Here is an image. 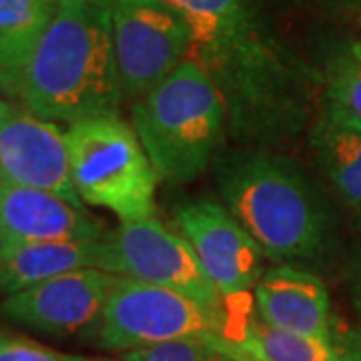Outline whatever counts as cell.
<instances>
[{"label":"cell","instance_id":"6da1fadb","mask_svg":"<svg viewBox=\"0 0 361 361\" xmlns=\"http://www.w3.org/2000/svg\"><path fill=\"white\" fill-rule=\"evenodd\" d=\"M189 23L191 59L219 89L229 137L275 149L307 127L317 73L285 42L265 0H169Z\"/></svg>","mask_w":361,"mask_h":361},{"label":"cell","instance_id":"7a4b0ae2","mask_svg":"<svg viewBox=\"0 0 361 361\" xmlns=\"http://www.w3.org/2000/svg\"><path fill=\"white\" fill-rule=\"evenodd\" d=\"M11 97L28 113L75 125L118 115L125 99L111 6L61 0L52 23L14 80Z\"/></svg>","mask_w":361,"mask_h":361},{"label":"cell","instance_id":"3957f363","mask_svg":"<svg viewBox=\"0 0 361 361\" xmlns=\"http://www.w3.org/2000/svg\"><path fill=\"white\" fill-rule=\"evenodd\" d=\"M221 201L275 265L310 269L331 245V213L317 185L293 159L239 147L213 161Z\"/></svg>","mask_w":361,"mask_h":361},{"label":"cell","instance_id":"277c9868","mask_svg":"<svg viewBox=\"0 0 361 361\" xmlns=\"http://www.w3.org/2000/svg\"><path fill=\"white\" fill-rule=\"evenodd\" d=\"M133 129L159 180L185 185L199 179L229 135L219 89L193 59L133 103Z\"/></svg>","mask_w":361,"mask_h":361},{"label":"cell","instance_id":"5b68a950","mask_svg":"<svg viewBox=\"0 0 361 361\" xmlns=\"http://www.w3.org/2000/svg\"><path fill=\"white\" fill-rule=\"evenodd\" d=\"M65 139L82 203L111 211L121 223L155 217L159 177L133 125L118 115L97 116L68 125Z\"/></svg>","mask_w":361,"mask_h":361},{"label":"cell","instance_id":"8992f818","mask_svg":"<svg viewBox=\"0 0 361 361\" xmlns=\"http://www.w3.org/2000/svg\"><path fill=\"white\" fill-rule=\"evenodd\" d=\"M249 322L233 317L229 307H209L165 287L116 277L97 343L118 353L183 339L243 349Z\"/></svg>","mask_w":361,"mask_h":361},{"label":"cell","instance_id":"52a82bcc","mask_svg":"<svg viewBox=\"0 0 361 361\" xmlns=\"http://www.w3.org/2000/svg\"><path fill=\"white\" fill-rule=\"evenodd\" d=\"M101 245L99 269L165 287L209 307H229L207 277L191 243L157 217L121 223L115 231L104 235Z\"/></svg>","mask_w":361,"mask_h":361},{"label":"cell","instance_id":"ba28073f","mask_svg":"<svg viewBox=\"0 0 361 361\" xmlns=\"http://www.w3.org/2000/svg\"><path fill=\"white\" fill-rule=\"evenodd\" d=\"M111 23L123 94L133 103L191 59L189 23L169 0H115Z\"/></svg>","mask_w":361,"mask_h":361},{"label":"cell","instance_id":"9c48e42d","mask_svg":"<svg viewBox=\"0 0 361 361\" xmlns=\"http://www.w3.org/2000/svg\"><path fill=\"white\" fill-rule=\"evenodd\" d=\"M175 225L227 303L255 291L265 273V253L223 201L201 197L179 203Z\"/></svg>","mask_w":361,"mask_h":361},{"label":"cell","instance_id":"30bf717a","mask_svg":"<svg viewBox=\"0 0 361 361\" xmlns=\"http://www.w3.org/2000/svg\"><path fill=\"white\" fill-rule=\"evenodd\" d=\"M116 275L80 269L6 295L0 313L20 327L54 337H99Z\"/></svg>","mask_w":361,"mask_h":361},{"label":"cell","instance_id":"8fae6325","mask_svg":"<svg viewBox=\"0 0 361 361\" xmlns=\"http://www.w3.org/2000/svg\"><path fill=\"white\" fill-rule=\"evenodd\" d=\"M0 180L42 189L82 207L75 191L65 130L6 97L0 104Z\"/></svg>","mask_w":361,"mask_h":361},{"label":"cell","instance_id":"7c38bea8","mask_svg":"<svg viewBox=\"0 0 361 361\" xmlns=\"http://www.w3.org/2000/svg\"><path fill=\"white\" fill-rule=\"evenodd\" d=\"M0 233L6 243L103 239V221L59 195L0 180Z\"/></svg>","mask_w":361,"mask_h":361},{"label":"cell","instance_id":"4fadbf2b","mask_svg":"<svg viewBox=\"0 0 361 361\" xmlns=\"http://www.w3.org/2000/svg\"><path fill=\"white\" fill-rule=\"evenodd\" d=\"M253 297L257 317L271 327L336 341L331 297L322 277L311 269L275 265L263 273Z\"/></svg>","mask_w":361,"mask_h":361},{"label":"cell","instance_id":"5bb4252c","mask_svg":"<svg viewBox=\"0 0 361 361\" xmlns=\"http://www.w3.org/2000/svg\"><path fill=\"white\" fill-rule=\"evenodd\" d=\"M103 239L6 243L0 269V293L13 295L23 289L80 269H99Z\"/></svg>","mask_w":361,"mask_h":361},{"label":"cell","instance_id":"9a60e30c","mask_svg":"<svg viewBox=\"0 0 361 361\" xmlns=\"http://www.w3.org/2000/svg\"><path fill=\"white\" fill-rule=\"evenodd\" d=\"M310 147L322 175L339 199L361 213V129L336 115L327 106L319 109L310 130Z\"/></svg>","mask_w":361,"mask_h":361},{"label":"cell","instance_id":"2e32d148","mask_svg":"<svg viewBox=\"0 0 361 361\" xmlns=\"http://www.w3.org/2000/svg\"><path fill=\"white\" fill-rule=\"evenodd\" d=\"M61 0H0V85L14 80L52 23Z\"/></svg>","mask_w":361,"mask_h":361},{"label":"cell","instance_id":"e0dca14e","mask_svg":"<svg viewBox=\"0 0 361 361\" xmlns=\"http://www.w3.org/2000/svg\"><path fill=\"white\" fill-rule=\"evenodd\" d=\"M322 104L361 129V42H343L325 56Z\"/></svg>","mask_w":361,"mask_h":361},{"label":"cell","instance_id":"ac0fdd59","mask_svg":"<svg viewBox=\"0 0 361 361\" xmlns=\"http://www.w3.org/2000/svg\"><path fill=\"white\" fill-rule=\"evenodd\" d=\"M243 351L253 361H345L337 341L281 331L259 317L249 322Z\"/></svg>","mask_w":361,"mask_h":361},{"label":"cell","instance_id":"d6986e66","mask_svg":"<svg viewBox=\"0 0 361 361\" xmlns=\"http://www.w3.org/2000/svg\"><path fill=\"white\" fill-rule=\"evenodd\" d=\"M123 361H253L241 348H225L197 339L169 341L121 353Z\"/></svg>","mask_w":361,"mask_h":361},{"label":"cell","instance_id":"ffe728a7","mask_svg":"<svg viewBox=\"0 0 361 361\" xmlns=\"http://www.w3.org/2000/svg\"><path fill=\"white\" fill-rule=\"evenodd\" d=\"M0 361H66V353H59L30 337L0 329Z\"/></svg>","mask_w":361,"mask_h":361},{"label":"cell","instance_id":"44dd1931","mask_svg":"<svg viewBox=\"0 0 361 361\" xmlns=\"http://www.w3.org/2000/svg\"><path fill=\"white\" fill-rule=\"evenodd\" d=\"M349 297L361 325V245L351 257V265H349Z\"/></svg>","mask_w":361,"mask_h":361},{"label":"cell","instance_id":"7402d4cb","mask_svg":"<svg viewBox=\"0 0 361 361\" xmlns=\"http://www.w3.org/2000/svg\"><path fill=\"white\" fill-rule=\"evenodd\" d=\"M315 2L325 11L336 13L339 16L361 18V0H315Z\"/></svg>","mask_w":361,"mask_h":361},{"label":"cell","instance_id":"603a6c76","mask_svg":"<svg viewBox=\"0 0 361 361\" xmlns=\"http://www.w3.org/2000/svg\"><path fill=\"white\" fill-rule=\"evenodd\" d=\"M66 361H116V360H109V357H87V355H66Z\"/></svg>","mask_w":361,"mask_h":361},{"label":"cell","instance_id":"cb8c5ba5","mask_svg":"<svg viewBox=\"0 0 361 361\" xmlns=\"http://www.w3.org/2000/svg\"><path fill=\"white\" fill-rule=\"evenodd\" d=\"M2 255H4V237L0 233V269H2Z\"/></svg>","mask_w":361,"mask_h":361},{"label":"cell","instance_id":"d4e9b609","mask_svg":"<svg viewBox=\"0 0 361 361\" xmlns=\"http://www.w3.org/2000/svg\"><path fill=\"white\" fill-rule=\"evenodd\" d=\"M87 2H97V4H104V6H111L115 0H87Z\"/></svg>","mask_w":361,"mask_h":361},{"label":"cell","instance_id":"484cf974","mask_svg":"<svg viewBox=\"0 0 361 361\" xmlns=\"http://www.w3.org/2000/svg\"><path fill=\"white\" fill-rule=\"evenodd\" d=\"M6 97H11V94H8V92H6V90L2 89V85H0V104H2V101H4V99H6Z\"/></svg>","mask_w":361,"mask_h":361}]
</instances>
